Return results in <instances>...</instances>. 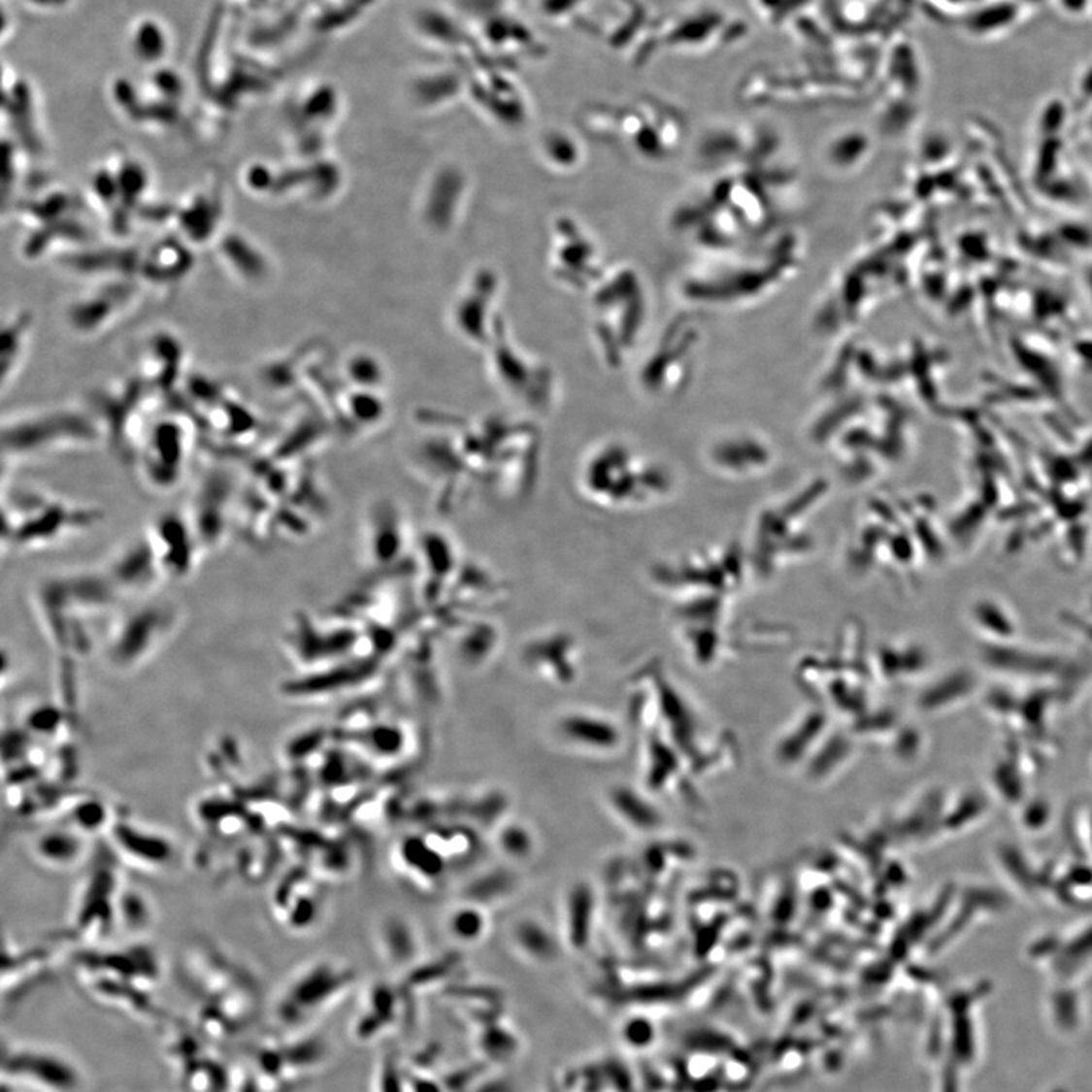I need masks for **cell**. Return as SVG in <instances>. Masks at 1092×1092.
Masks as SVG:
<instances>
[{
	"mask_svg": "<svg viewBox=\"0 0 1092 1092\" xmlns=\"http://www.w3.org/2000/svg\"><path fill=\"white\" fill-rule=\"evenodd\" d=\"M102 568L125 601L153 597L166 582L146 528L123 542Z\"/></svg>",
	"mask_w": 1092,
	"mask_h": 1092,
	"instance_id": "obj_14",
	"label": "cell"
},
{
	"mask_svg": "<svg viewBox=\"0 0 1092 1092\" xmlns=\"http://www.w3.org/2000/svg\"><path fill=\"white\" fill-rule=\"evenodd\" d=\"M369 745L374 749L375 754H395L401 748V736L393 728H381V730H375L374 735L371 736Z\"/></svg>",
	"mask_w": 1092,
	"mask_h": 1092,
	"instance_id": "obj_28",
	"label": "cell"
},
{
	"mask_svg": "<svg viewBox=\"0 0 1092 1092\" xmlns=\"http://www.w3.org/2000/svg\"><path fill=\"white\" fill-rule=\"evenodd\" d=\"M52 951L45 946H20L15 943H4V999L16 1003L23 999L24 992L42 981L52 967Z\"/></svg>",
	"mask_w": 1092,
	"mask_h": 1092,
	"instance_id": "obj_17",
	"label": "cell"
},
{
	"mask_svg": "<svg viewBox=\"0 0 1092 1092\" xmlns=\"http://www.w3.org/2000/svg\"><path fill=\"white\" fill-rule=\"evenodd\" d=\"M31 598L49 645L59 662L70 663L102 646L104 635L94 622L110 621L126 603L102 566L40 579Z\"/></svg>",
	"mask_w": 1092,
	"mask_h": 1092,
	"instance_id": "obj_1",
	"label": "cell"
},
{
	"mask_svg": "<svg viewBox=\"0 0 1092 1092\" xmlns=\"http://www.w3.org/2000/svg\"><path fill=\"white\" fill-rule=\"evenodd\" d=\"M325 736L320 730L299 733L282 746V759L290 767H302V762L312 759L319 751Z\"/></svg>",
	"mask_w": 1092,
	"mask_h": 1092,
	"instance_id": "obj_23",
	"label": "cell"
},
{
	"mask_svg": "<svg viewBox=\"0 0 1092 1092\" xmlns=\"http://www.w3.org/2000/svg\"><path fill=\"white\" fill-rule=\"evenodd\" d=\"M592 919V894L587 884H574L569 889L565 905V929L569 943L576 948L587 943Z\"/></svg>",
	"mask_w": 1092,
	"mask_h": 1092,
	"instance_id": "obj_21",
	"label": "cell"
},
{
	"mask_svg": "<svg viewBox=\"0 0 1092 1092\" xmlns=\"http://www.w3.org/2000/svg\"><path fill=\"white\" fill-rule=\"evenodd\" d=\"M134 48H136L137 55L146 61H156L166 52V37L164 32L161 31L160 26L152 20H145L140 23L134 37Z\"/></svg>",
	"mask_w": 1092,
	"mask_h": 1092,
	"instance_id": "obj_24",
	"label": "cell"
},
{
	"mask_svg": "<svg viewBox=\"0 0 1092 1092\" xmlns=\"http://www.w3.org/2000/svg\"><path fill=\"white\" fill-rule=\"evenodd\" d=\"M193 428L188 420L170 417L143 431L132 463L153 492H174L184 481L193 457Z\"/></svg>",
	"mask_w": 1092,
	"mask_h": 1092,
	"instance_id": "obj_10",
	"label": "cell"
},
{
	"mask_svg": "<svg viewBox=\"0 0 1092 1092\" xmlns=\"http://www.w3.org/2000/svg\"><path fill=\"white\" fill-rule=\"evenodd\" d=\"M449 929L452 935L465 943L477 941L482 937L485 930V918L481 910L477 908L457 909L449 919Z\"/></svg>",
	"mask_w": 1092,
	"mask_h": 1092,
	"instance_id": "obj_25",
	"label": "cell"
},
{
	"mask_svg": "<svg viewBox=\"0 0 1092 1092\" xmlns=\"http://www.w3.org/2000/svg\"><path fill=\"white\" fill-rule=\"evenodd\" d=\"M120 859L99 840L96 851L87 864L72 906L69 924L59 941L73 943L75 948L105 945L117 929L118 897L125 884Z\"/></svg>",
	"mask_w": 1092,
	"mask_h": 1092,
	"instance_id": "obj_7",
	"label": "cell"
},
{
	"mask_svg": "<svg viewBox=\"0 0 1092 1092\" xmlns=\"http://www.w3.org/2000/svg\"><path fill=\"white\" fill-rule=\"evenodd\" d=\"M97 843L70 825L53 822L42 825L39 832H35L29 841V853L42 867L64 873L87 867L96 851Z\"/></svg>",
	"mask_w": 1092,
	"mask_h": 1092,
	"instance_id": "obj_16",
	"label": "cell"
},
{
	"mask_svg": "<svg viewBox=\"0 0 1092 1092\" xmlns=\"http://www.w3.org/2000/svg\"><path fill=\"white\" fill-rule=\"evenodd\" d=\"M399 859L417 877L439 880L445 871L441 849L419 836H410L399 845Z\"/></svg>",
	"mask_w": 1092,
	"mask_h": 1092,
	"instance_id": "obj_20",
	"label": "cell"
},
{
	"mask_svg": "<svg viewBox=\"0 0 1092 1092\" xmlns=\"http://www.w3.org/2000/svg\"><path fill=\"white\" fill-rule=\"evenodd\" d=\"M166 581L193 576L205 552L184 509H167L146 527Z\"/></svg>",
	"mask_w": 1092,
	"mask_h": 1092,
	"instance_id": "obj_12",
	"label": "cell"
},
{
	"mask_svg": "<svg viewBox=\"0 0 1092 1092\" xmlns=\"http://www.w3.org/2000/svg\"><path fill=\"white\" fill-rule=\"evenodd\" d=\"M272 912L288 932L302 933L315 926L322 912V894L315 874L302 865L278 877L271 895Z\"/></svg>",
	"mask_w": 1092,
	"mask_h": 1092,
	"instance_id": "obj_15",
	"label": "cell"
},
{
	"mask_svg": "<svg viewBox=\"0 0 1092 1092\" xmlns=\"http://www.w3.org/2000/svg\"><path fill=\"white\" fill-rule=\"evenodd\" d=\"M178 976L193 1003V1027L207 1041L233 1040L260 1012L257 978L215 943L198 941L187 945Z\"/></svg>",
	"mask_w": 1092,
	"mask_h": 1092,
	"instance_id": "obj_2",
	"label": "cell"
},
{
	"mask_svg": "<svg viewBox=\"0 0 1092 1092\" xmlns=\"http://www.w3.org/2000/svg\"><path fill=\"white\" fill-rule=\"evenodd\" d=\"M349 981L350 973L342 965L330 961L307 965L275 995L272 1023L281 1032H302L339 999Z\"/></svg>",
	"mask_w": 1092,
	"mask_h": 1092,
	"instance_id": "obj_9",
	"label": "cell"
},
{
	"mask_svg": "<svg viewBox=\"0 0 1092 1092\" xmlns=\"http://www.w3.org/2000/svg\"><path fill=\"white\" fill-rule=\"evenodd\" d=\"M382 940H384L385 948L390 950L392 957H409L412 954L414 941H413V933L407 922L403 919L392 918L385 921L382 927Z\"/></svg>",
	"mask_w": 1092,
	"mask_h": 1092,
	"instance_id": "obj_26",
	"label": "cell"
},
{
	"mask_svg": "<svg viewBox=\"0 0 1092 1092\" xmlns=\"http://www.w3.org/2000/svg\"><path fill=\"white\" fill-rule=\"evenodd\" d=\"M73 975L87 997L108 1009L132 1016H153L160 986L161 961L148 943L83 946L70 954Z\"/></svg>",
	"mask_w": 1092,
	"mask_h": 1092,
	"instance_id": "obj_3",
	"label": "cell"
},
{
	"mask_svg": "<svg viewBox=\"0 0 1092 1092\" xmlns=\"http://www.w3.org/2000/svg\"><path fill=\"white\" fill-rule=\"evenodd\" d=\"M8 1075L11 1080L4 1082L11 1086L37 1092H75L83 1082L77 1065L58 1051L39 1045L5 1048L4 1077Z\"/></svg>",
	"mask_w": 1092,
	"mask_h": 1092,
	"instance_id": "obj_11",
	"label": "cell"
},
{
	"mask_svg": "<svg viewBox=\"0 0 1092 1092\" xmlns=\"http://www.w3.org/2000/svg\"><path fill=\"white\" fill-rule=\"evenodd\" d=\"M4 552L49 548L101 524V509L2 481Z\"/></svg>",
	"mask_w": 1092,
	"mask_h": 1092,
	"instance_id": "obj_4",
	"label": "cell"
},
{
	"mask_svg": "<svg viewBox=\"0 0 1092 1092\" xmlns=\"http://www.w3.org/2000/svg\"><path fill=\"white\" fill-rule=\"evenodd\" d=\"M182 624V611L175 601L156 595L132 601L108 625L101 651L105 663L116 673L142 670L163 651Z\"/></svg>",
	"mask_w": 1092,
	"mask_h": 1092,
	"instance_id": "obj_6",
	"label": "cell"
},
{
	"mask_svg": "<svg viewBox=\"0 0 1092 1092\" xmlns=\"http://www.w3.org/2000/svg\"><path fill=\"white\" fill-rule=\"evenodd\" d=\"M153 918L149 897L125 881L118 897L117 927L131 937H140L152 927Z\"/></svg>",
	"mask_w": 1092,
	"mask_h": 1092,
	"instance_id": "obj_19",
	"label": "cell"
},
{
	"mask_svg": "<svg viewBox=\"0 0 1092 1092\" xmlns=\"http://www.w3.org/2000/svg\"><path fill=\"white\" fill-rule=\"evenodd\" d=\"M104 840L117 854L121 864L139 870L150 873L166 871L177 860V844L170 836L132 818L123 808L118 809L117 816Z\"/></svg>",
	"mask_w": 1092,
	"mask_h": 1092,
	"instance_id": "obj_13",
	"label": "cell"
},
{
	"mask_svg": "<svg viewBox=\"0 0 1092 1092\" xmlns=\"http://www.w3.org/2000/svg\"><path fill=\"white\" fill-rule=\"evenodd\" d=\"M104 441L107 436L97 414L77 409L40 410L4 420L2 461L4 468H13L32 458L93 447Z\"/></svg>",
	"mask_w": 1092,
	"mask_h": 1092,
	"instance_id": "obj_5",
	"label": "cell"
},
{
	"mask_svg": "<svg viewBox=\"0 0 1092 1092\" xmlns=\"http://www.w3.org/2000/svg\"><path fill=\"white\" fill-rule=\"evenodd\" d=\"M243 482L228 458H213L199 472L184 512L205 554L217 551L231 534Z\"/></svg>",
	"mask_w": 1092,
	"mask_h": 1092,
	"instance_id": "obj_8",
	"label": "cell"
},
{
	"mask_svg": "<svg viewBox=\"0 0 1092 1092\" xmlns=\"http://www.w3.org/2000/svg\"><path fill=\"white\" fill-rule=\"evenodd\" d=\"M558 733L566 743L584 749H611L617 745V733L613 725L590 718L587 714H569L558 724Z\"/></svg>",
	"mask_w": 1092,
	"mask_h": 1092,
	"instance_id": "obj_18",
	"label": "cell"
},
{
	"mask_svg": "<svg viewBox=\"0 0 1092 1092\" xmlns=\"http://www.w3.org/2000/svg\"><path fill=\"white\" fill-rule=\"evenodd\" d=\"M500 844L504 851L514 859L527 857L533 851V838L520 825L513 824L507 827L501 833Z\"/></svg>",
	"mask_w": 1092,
	"mask_h": 1092,
	"instance_id": "obj_27",
	"label": "cell"
},
{
	"mask_svg": "<svg viewBox=\"0 0 1092 1092\" xmlns=\"http://www.w3.org/2000/svg\"><path fill=\"white\" fill-rule=\"evenodd\" d=\"M516 945L528 956L538 961H549L557 953L554 938L546 927L536 919H522L513 929Z\"/></svg>",
	"mask_w": 1092,
	"mask_h": 1092,
	"instance_id": "obj_22",
	"label": "cell"
}]
</instances>
